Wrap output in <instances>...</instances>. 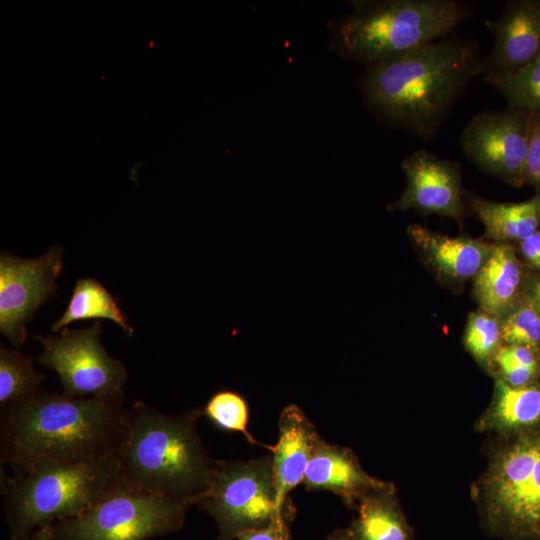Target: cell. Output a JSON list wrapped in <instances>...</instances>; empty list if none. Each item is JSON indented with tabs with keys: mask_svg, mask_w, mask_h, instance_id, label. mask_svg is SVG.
Wrapping results in <instances>:
<instances>
[{
	"mask_svg": "<svg viewBox=\"0 0 540 540\" xmlns=\"http://www.w3.org/2000/svg\"><path fill=\"white\" fill-rule=\"evenodd\" d=\"M101 321L84 329L65 327L59 337L34 335L43 351L37 362L54 370L63 393L73 397H121L127 372L100 342Z\"/></svg>",
	"mask_w": 540,
	"mask_h": 540,
	"instance_id": "9c48e42d",
	"label": "cell"
},
{
	"mask_svg": "<svg viewBox=\"0 0 540 540\" xmlns=\"http://www.w3.org/2000/svg\"><path fill=\"white\" fill-rule=\"evenodd\" d=\"M484 24L493 44L481 58L483 79L510 74L540 55V0H509Z\"/></svg>",
	"mask_w": 540,
	"mask_h": 540,
	"instance_id": "4fadbf2b",
	"label": "cell"
},
{
	"mask_svg": "<svg viewBox=\"0 0 540 540\" xmlns=\"http://www.w3.org/2000/svg\"><path fill=\"white\" fill-rule=\"evenodd\" d=\"M527 299L540 312V280H536L531 284Z\"/></svg>",
	"mask_w": 540,
	"mask_h": 540,
	"instance_id": "1f68e13d",
	"label": "cell"
},
{
	"mask_svg": "<svg viewBox=\"0 0 540 540\" xmlns=\"http://www.w3.org/2000/svg\"><path fill=\"white\" fill-rule=\"evenodd\" d=\"M463 342L473 358L492 371L494 358L503 345L500 318L480 308L472 312L468 317Z\"/></svg>",
	"mask_w": 540,
	"mask_h": 540,
	"instance_id": "cb8c5ba5",
	"label": "cell"
},
{
	"mask_svg": "<svg viewBox=\"0 0 540 540\" xmlns=\"http://www.w3.org/2000/svg\"><path fill=\"white\" fill-rule=\"evenodd\" d=\"M483 80L502 94L506 107L540 114V55L510 74Z\"/></svg>",
	"mask_w": 540,
	"mask_h": 540,
	"instance_id": "603a6c76",
	"label": "cell"
},
{
	"mask_svg": "<svg viewBox=\"0 0 540 540\" xmlns=\"http://www.w3.org/2000/svg\"><path fill=\"white\" fill-rule=\"evenodd\" d=\"M522 281V268L514 249L498 243L474 277L473 293L480 309L501 317L514 303Z\"/></svg>",
	"mask_w": 540,
	"mask_h": 540,
	"instance_id": "e0dca14e",
	"label": "cell"
},
{
	"mask_svg": "<svg viewBox=\"0 0 540 540\" xmlns=\"http://www.w3.org/2000/svg\"><path fill=\"white\" fill-rule=\"evenodd\" d=\"M193 504L122 481L83 513L51 525L57 540H149L179 531Z\"/></svg>",
	"mask_w": 540,
	"mask_h": 540,
	"instance_id": "52a82bcc",
	"label": "cell"
},
{
	"mask_svg": "<svg viewBox=\"0 0 540 540\" xmlns=\"http://www.w3.org/2000/svg\"><path fill=\"white\" fill-rule=\"evenodd\" d=\"M539 423L540 385L512 387L496 378L492 401L476 427L479 431L516 434Z\"/></svg>",
	"mask_w": 540,
	"mask_h": 540,
	"instance_id": "ac0fdd59",
	"label": "cell"
},
{
	"mask_svg": "<svg viewBox=\"0 0 540 540\" xmlns=\"http://www.w3.org/2000/svg\"><path fill=\"white\" fill-rule=\"evenodd\" d=\"M44 378V374L34 369L30 357L1 345L0 408L33 398L41 390Z\"/></svg>",
	"mask_w": 540,
	"mask_h": 540,
	"instance_id": "7402d4cb",
	"label": "cell"
},
{
	"mask_svg": "<svg viewBox=\"0 0 540 540\" xmlns=\"http://www.w3.org/2000/svg\"><path fill=\"white\" fill-rule=\"evenodd\" d=\"M201 410L169 415L137 401L127 409V435L115 454L122 481L155 495L197 504L216 460L197 431Z\"/></svg>",
	"mask_w": 540,
	"mask_h": 540,
	"instance_id": "3957f363",
	"label": "cell"
},
{
	"mask_svg": "<svg viewBox=\"0 0 540 540\" xmlns=\"http://www.w3.org/2000/svg\"><path fill=\"white\" fill-rule=\"evenodd\" d=\"M121 397H73L40 390L0 408V462L17 471L38 461L76 463L115 456L127 435Z\"/></svg>",
	"mask_w": 540,
	"mask_h": 540,
	"instance_id": "7a4b0ae2",
	"label": "cell"
},
{
	"mask_svg": "<svg viewBox=\"0 0 540 540\" xmlns=\"http://www.w3.org/2000/svg\"><path fill=\"white\" fill-rule=\"evenodd\" d=\"M500 326L503 344L539 348L540 312L528 299L520 305L514 303L500 317Z\"/></svg>",
	"mask_w": 540,
	"mask_h": 540,
	"instance_id": "484cf974",
	"label": "cell"
},
{
	"mask_svg": "<svg viewBox=\"0 0 540 540\" xmlns=\"http://www.w3.org/2000/svg\"><path fill=\"white\" fill-rule=\"evenodd\" d=\"M62 255L54 245L34 259L0 256V331L17 348L27 338V321L55 292Z\"/></svg>",
	"mask_w": 540,
	"mask_h": 540,
	"instance_id": "8fae6325",
	"label": "cell"
},
{
	"mask_svg": "<svg viewBox=\"0 0 540 540\" xmlns=\"http://www.w3.org/2000/svg\"><path fill=\"white\" fill-rule=\"evenodd\" d=\"M121 482L115 456L76 463L38 461L13 475L1 468L0 492L10 540L83 513Z\"/></svg>",
	"mask_w": 540,
	"mask_h": 540,
	"instance_id": "5b68a950",
	"label": "cell"
},
{
	"mask_svg": "<svg viewBox=\"0 0 540 540\" xmlns=\"http://www.w3.org/2000/svg\"><path fill=\"white\" fill-rule=\"evenodd\" d=\"M519 244L521 254L526 261L540 270V228Z\"/></svg>",
	"mask_w": 540,
	"mask_h": 540,
	"instance_id": "f546056e",
	"label": "cell"
},
{
	"mask_svg": "<svg viewBox=\"0 0 540 540\" xmlns=\"http://www.w3.org/2000/svg\"><path fill=\"white\" fill-rule=\"evenodd\" d=\"M531 114L506 107L475 114L460 135L466 157L484 172L514 187L524 184Z\"/></svg>",
	"mask_w": 540,
	"mask_h": 540,
	"instance_id": "30bf717a",
	"label": "cell"
},
{
	"mask_svg": "<svg viewBox=\"0 0 540 540\" xmlns=\"http://www.w3.org/2000/svg\"><path fill=\"white\" fill-rule=\"evenodd\" d=\"M215 426L223 431L239 432L251 443L273 451L274 446L258 442L248 431V405L245 398L232 390L215 392L201 410Z\"/></svg>",
	"mask_w": 540,
	"mask_h": 540,
	"instance_id": "d4e9b609",
	"label": "cell"
},
{
	"mask_svg": "<svg viewBox=\"0 0 540 540\" xmlns=\"http://www.w3.org/2000/svg\"><path fill=\"white\" fill-rule=\"evenodd\" d=\"M88 319H109L117 323L126 334H133L113 295L93 278L79 279L72 292L63 315L51 326L53 332L60 331L70 323Z\"/></svg>",
	"mask_w": 540,
	"mask_h": 540,
	"instance_id": "44dd1931",
	"label": "cell"
},
{
	"mask_svg": "<svg viewBox=\"0 0 540 540\" xmlns=\"http://www.w3.org/2000/svg\"><path fill=\"white\" fill-rule=\"evenodd\" d=\"M302 483L308 491L328 490L339 495L351 508L364 495L394 486L370 476L350 448L324 440L316 447Z\"/></svg>",
	"mask_w": 540,
	"mask_h": 540,
	"instance_id": "9a60e30c",
	"label": "cell"
},
{
	"mask_svg": "<svg viewBox=\"0 0 540 540\" xmlns=\"http://www.w3.org/2000/svg\"><path fill=\"white\" fill-rule=\"evenodd\" d=\"M530 114L529 145L524 167V183L534 186L540 195V114Z\"/></svg>",
	"mask_w": 540,
	"mask_h": 540,
	"instance_id": "4316f807",
	"label": "cell"
},
{
	"mask_svg": "<svg viewBox=\"0 0 540 540\" xmlns=\"http://www.w3.org/2000/svg\"><path fill=\"white\" fill-rule=\"evenodd\" d=\"M402 170L406 186L400 198L388 205L390 211L414 210L420 214H436L462 223L466 210L463 204L461 166L420 149L405 157Z\"/></svg>",
	"mask_w": 540,
	"mask_h": 540,
	"instance_id": "7c38bea8",
	"label": "cell"
},
{
	"mask_svg": "<svg viewBox=\"0 0 540 540\" xmlns=\"http://www.w3.org/2000/svg\"><path fill=\"white\" fill-rule=\"evenodd\" d=\"M324 540H351V537L348 528H338L330 533Z\"/></svg>",
	"mask_w": 540,
	"mask_h": 540,
	"instance_id": "d6a6232c",
	"label": "cell"
},
{
	"mask_svg": "<svg viewBox=\"0 0 540 540\" xmlns=\"http://www.w3.org/2000/svg\"><path fill=\"white\" fill-rule=\"evenodd\" d=\"M500 366H523L540 370L538 349L525 345L503 344L494 358L492 371Z\"/></svg>",
	"mask_w": 540,
	"mask_h": 540,
	"instance_id": "83f0119b",
	"label": "cell"
},
{
	"mask_svg": "<svg viewBox=\"0 0 540 540\" xmlns=\"http://www.w3.org/2000/svg\"><path fill=\"white\" fill-rule=\"evenodd\" d=\"M467 198L486 236L498 243L520 242L540 228L539 194L518 203L494 202L471 194Z\"/></svg>",
	"mask_w": 540,
	"mask_h": 540,
	"instance_id": "ffe728a7",
	"label": "cell"
},
{
	"mask_svg": "<svg viewBox=\"0 0 540 540\" xmlns=\"http://www.w3.org/2000/svg\"><path fill=\"white\" fill-rule=\"evenodd\" d=\"M348 528L351 540H416L396 496L395 486L361 497Z\"/></svg>",
	"mask_w": 540,
	"mask_h": 540,
	"instance_id": "d6986e66",
	"label": "cell"
},
{
	"mask_svg": "<svg viewBox=\"0 0 540 540\" xmlns=\"http://www.w3.org/2000/svg\"><path fill=\"white\" fill-rule=\"evenodd\" d=\"M489 528L511 540H540V428L515 434L480 483Z\"/></svg>",
	"mask_w": 540,
	"mask_h": 540,
	"instance_id": "8992f818",
	"label": "cell"
},
{
	"mask_svg": "<svg viewBox=\"0 0 540 540\" xmlns=\"http://www.w3.org/2000/svg\"><path fill=\"white\" fill-rule=\"evenodd\" d=\"M294 514L286 515L274 521L270 526L249 530L239 534L238 540H290V524Z\"/></svg>",
	"mask_w": 540,
	"mask_h": 540,
	"instance_id": "f1b7e54d",
	"label": "cell"
},
{
	"mask_svg": "<svg viewBox=\"0 0 540 540\" xmlns=\"http://www.w3.org/2000/svg\"><path fill=\"white\" fill-rule=\"evenodd\" d=\"M272 461V455L247 461L216 460L210 487L196 505L215 519L217 540H233L295 514L293 506L279 508Z\"/></svg>",
	"mask_w": 540,
	"mask_h": 540,
	"instance_id": "ba28073f",
	"label": "cell"
},
{
	"mask_svg": "<svg viewBox=\"0 0 540 540\" xmlns=\"http://www.w3.org/2000/svg\"><path fill=\"white\" fill-rule=\"evenodd\" d=\"M352 12L328 25L332 50L369 66L454 34L473 16L457 0H353Z\"/></svg>",
	"mask_w": 540,
	"mask_h": 540,
	"instance_id": "277c9868",
	"label": "cell"
},
{
	"mask_svg": "<svg viewBox=\"0 0 540 540\" xmlns=\"http://www.w3.org/2000/svg\"><path fill=\"white\" fill-rule=\"evenodd\" d=\"M278 428L279 439L272 451V467L278 505L285 510L293 506L288 494L303 482L313 453L323 439L315 425L295 404L282 409Z\"/></svg>",
	"mask_w": 540,
	"mask_h": 540,
	"instance_id": "5bb4252c",
	"label": "cell"
},
{
	"mask_svg": "<svg viewBox=\"0 0 540 540\" xmlns=\"http://www.w3.org/2000/svg\"><path fill=\"white\" fill-rule=\"evenodd\" d=\"M480 45L455 33L366 66L359 87L390 127L432 141L471 81L481 76Z\"/></svg>",
	"mask_w": 540,
	"mask_h": 540,
	"instance_id": "6da1fadb",
	"label": "cell"
},
{
	"mask_svg": "<svg viewBox=\"0 0 540 540\" xmlns=\"http://www.w3.org/2000/svg\"><path fill=\"white\" fill-rule=\"evenodd\" d=\"M19 540H57L52 525L42 526Z\"/></svg>",
	"mask_w": 540,
	"mask_h": 540,
	"instance_id": "4dcf8cb0",
	"label": "cell"
},
{
	"mask_svg": "<svg viewBox=\"0 0 540 540\" xmlns=\"http://www.w3.org/2000/svg\"><path fill=\"white\" fill-rule=\"evenodd\" d=\"M407 234L422 261L441 280L458 285L474 279L494 246L469 237H450L419 224L407 227Z\"/></svg>",
	"mask_w": 540,
	"mask_h": 540,
	"instance_id": "2e32d148",
	"label": "cell"
}]
</instances>
